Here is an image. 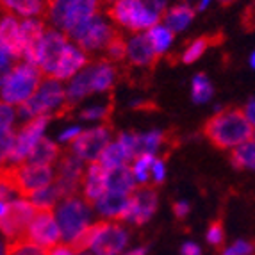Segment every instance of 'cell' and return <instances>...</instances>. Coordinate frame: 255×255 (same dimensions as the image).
Instances as JSON below:
<instances>
[{"instance_id":"obj_44","label":"cell","mask_w":255,"mask_h":255,"mask_svg":"<svg viewBox=\"0 0 255 255\" xmlns=\"http://www.w3.org/2000/svg\"><path fill=\"white\" fill-rule=\"evenodd\" d=\"M81 134H82L81 128H79V127H72V128H68V130H64L63 134H61L59 141H63V143H73V141L81 136Z\"/></svg>"},{"instance_id":"obj_26","label":"cell","mask_w":255,"mask_h":255,"mask_svg":"<svg viewBox=\"0 0 255 255\" xmlns=\"http://www.w3.org/2000/svg\"><path fill=\"white\" fill-rule=\"evenodd\" d=\"M2 13H14L20 16L45 14V0H2Z\"/></svg>"},{"instance_id":"obj_51","label":"cell","mask_w":255,"mask_h":255,"mask_svg":"<svg viewBox=\"0 0 255 255\" xmlns=\"http://www.w3.org/2000/svg\"><path fill=\"white\" fill-rule=\"evenodd\" d=\"M184 2H191V0H184Z\"/></svg>"},{"instance_id":"obj_35","label":"cell","mask_w":255,"mask_h":255,"mask_svg":"<svg viewBox=\"0 0 255 255\" xmlns=\"http://www.w3.org/2000/svg\"><path fill=\"white\" fill-rule=\"evenodd\" d=\"M255 254V245L248 239H238L232 245L225 247L220 252V255H254Z\"/></svg>"},{"instance_id":"obj_48","label":"cell","mask_w":255,"mask_h":255,"mask_svg":"<svg viewBox=\"0 0 255 255\" xmlns=\"http://www.w3.org/2000/svg\"><path fill=\"white\" fill-rule=\"evenodd\" d=\"M209 2H211V0H202L200 4H198V7H196V11H204V9L207 7Z\"/></svg>"},{"instance_id":"obj_30","label":"cell","mask_w":255,"mask_h":255,"mask_svg":"<svg viewBox=\"0 0 255 255\" xmlns=\"http://www.w3.org/2000/svg\"><path fill=\"white\" fill-rule=\"evenodd\" d=\"M127 52H128V43H125V38L122 32H116L115 38L111 39L109 45L106 47V50L102 52L100 59L98 61H106V63H122V61L127 59Z\"/></svg>"},{"instance_id":"obj_29","label":"cell","mask_w":255,"mask_h":255,"mask_svg":"<svg viewBox=\"0 0 255 255\" xmlns=\"http://www.w3.org/2000/svg\"><path fill=\"white\" fill-rule=\"evenodd\" d=\"M230 164L234 166L236 170H254L255 171V141H247L238 148L230 150Z\"/></svg>"},{"instance_id":"obj_16","label":"cell","mask_w":255,"mask_h":255,"mask_svg":"<svg viewBox=\"0 0 255 255\" xmlns=\"http://www.w3.org/2000/svg\"><path fill=\"white\" fill-rule=\"evenodd\" d=\"M90 63V55L86 54L84 50H81L79 47H73L68 45L64 48V52L61 54L59 61L55 64L54 72L48 79H54V81H68L75 75L79 70H84L86 64Z\"/></svg>"},{"instance_id":"obj_5","label":"cell","mask_w":255,"mask_h":255,"mask_svg":"<svg viewBox=\"0 0 255 255\" xmlns=\"http://www.w3.org/2000/svg\"><path fill=\"white\" fill-rule=\"evenodd\" d=\"M45 79L41 70L30 63H18L2 75V104L21 106L34 97Z\"/></svg>"},{"instance_id":"obj_15","label":"cell","mask_w":255,"mask_h":255,"mask_svg":"<svg viewBox=\"0 0 255 255\" xmlns=\"http://www.w3.org/2000/svg\"><path fill=\"white\" fill-rule=\"evenodd\" d=\"M159 57H161V55L153 48V43H152V39H150L148 32H141V34L134 36V38L128 41L127 59L130 66L153 70L155 64H157Z\"/></svg>"},{"instance_id":"obj_2","label":"cell","mask_w":255,"mask_h":255,"mask_svg":"<svg viewBox=\"0 0 255 255\" xmlns=\"http://www.w3.org/2000/svg\"><path fill=\"white\" fill-rule=\"evenodd\" d=\"M128 234L124 221L100 220L86 230V234L77 243L75 250L90 252L91 255H122L128 250Z\"/></svg>"},{"instance_id":"obj_9","label":"cell","mask_w":255,"mask_h":255,"mask_svg":"<svg viewBox=\"0 0 255 255\" xmlns=\"http://www.w3.org/2000/svg\"><path fill=\"white\" fill-rule=\"evenodd\" d=\"M84 161L72 148L63 150L57 168H55V186L59 187L63 196L81 195L82 180H84Z\"/></svg>"},{"instance_id":"obj_46","label":"cell","mask_w":255,"mask_h":255,"mask_svg":"<svg viewBox=\"0 0 255 255\" xmlns=\"http://www.w3.org/2000/svg\"><path fill=\"white\" fill-rule=\"evenodd\" d=\"M122 255H148V248L146 247H134V248L125 250Z\"/></svg>"},{"instance_id":"obj_18","label":"cell","mask_w":255,"mask_h":255,"mask_svg":"<svg viewBox=\"0 0 255 255\" xmlns=\"http://www.w3.org/2000/svg\"><path fill=\"white\" fill-rule=\"evenodd\" d=\"M0 34H2V48L13 55V59L20 63L25 59V48L21 41L20 21L11 13H2V23H0Z\"/></svg>"},{"instance_id":"obj_23","label":"cell","mask_w":255,"mask_h":255,"mask_svg":"<svg viewBox=\"0 0 255 255\" xmlns=\"http://www.w3.org/2000/svg\"><path fill=\"white\" fill-rule=\"evenodd\" d=\"M120 75L122 72L118 66H113V63L97 61V64H93V93L95 91L97 93L109 91Z\"/></svg>"},{"instance_id":"obj_32","label":"cell","mask_w":255,"mask_h":255,"mask_svg":"<svg viewBox=\"0 0 255 255\" xmlns=\"http://www.w3.org/2000/svg\"><path fill=\"white\" fill-rule=\"evenodd\" d=\"M148 36L153 43V48L159 55H162L166 52V48L170 47L171 39H173V32H171L168 27L162 25H155L153 29L148 30Z\"/></svg>"},{"instance_id":"obj_36","label":"cell","mask_w":255,"mask_h":255,"mask_svg":"<svg viewBox=\"0 0 255 255\" xmlns=\"http://www.w3.org/2000/svg\"><path fill=\"white\" fill-rule=\"evenodd\" d=\"M111 113H113V100H111L107 106H97V107H90V109H84L81 113V118L84 120H104V124H109Z\"/></svg>"},{"instance_id":"obj_38","label":"cell","mask_w":255,"mask_h":255,"mask_svg":"<svg viewBox=\"0 0 255 255\" xmlns=\"http://www.w3.org/2000/svg\"><path fill=\"white\" fill-rule=\"evenodd\" d=\"M166 179V170H164V159L162 157H155L152 166V184L155 186H161Z\"/></svg>"},{"instance_id":"obj_10","label":"cell","mask_w":255,"mask_h":255,"mask_svg":"<svg viewBox=\"0 0 255 255\" xmlns=\"http://www.w3.org/2000/svg\"><path fill=\"white\" fill-rule=\"evenodd\" d=\"M23 239L45 248L47 252L55 248L57 245H61L63 243V234H61L59 223L55 220L54 211H38L34 220L30 221Z\"/></svg>"},{"instance_id":"obj_49","label":"cell","mask_w":255,"mask_h":255,"mask_svg":"<svg viewBox=\"0 0 255 255\" xmlns=\"http://www.w3.org/2000/svg\"><path fill=\"white\" fill-rule=\"evenodd\" d=\"M232 2H236V0H220V4H221V5H230Z\"/></svg>"},{"instance_id":"obj_4","label":"cell","mask_w":255,"mask_h":255,"mask_svg":"<svg viewBox=\"0 0 255 255\" xmlns=\"http://www.w3.org/2000/svg\"><path fill=\"white\" fill-rule=\"evenodd\" d=\"M73 109V104L68 102L66 91L59 81L54 79H45L39 86V90L34 93V97L27 100L25 104L18 106V115L20 118L30 122L36 116H52V118H61L66 116Z\"/></svg>"},{"instance_id":"obj_41","label":"cell","mask_w":255,"mask_h":255,"mask_svg":"<svg viewBox=\"0 0 255 255\" xmlns=\"http://www.w3.org/2000/svg\"><path fill=\"white\" fill-rule=\"evenodd\" d=\"M189 211H191V205H189V202L177 200L173 204V214H175V218H177V220H184V218H187Z\"/></svg>"},{"instance_id":"obj_47","label":"cell","mask_w":255,"mask_h":255,"mask_svg":"<svg viewBox=\"0 0 255 255\" xmlns=\"http://www.w3.org/2000/svg\"><path fill=\"white\" fill-rule=\"evenodd\" d=\"M134 109H148V111H152V109H157V106H155V104L153 102H137V104H134Z\"/></svg>"},{"instance_id":"obj_8","label":"cell","mask_w":255,"mask_h":255,"mask_svg":"<svg viewBox=\"0 0 255 255\" xmlns=\"http://www.w3.org/2000/svg\"><path fill=\"white\" fill-rule=\"evenodd\" d=\"M104 11L115 23L132 32L153 29L161 20L150 13L141 0H113L107 7H104Z\"/></svg>"},{"instance_id":"obj_52","label":"cell","mask_w":255,"mask_h":255,"mask_svg":"<svg viewBox=\"0 0 255 255\" xmlns=\"http://www.w3.org/2000/svg\"><path fill=\"white\" fill-rule=\"evenodd\" d=\"M254 141H255V132H254Z\"/></svg>"},{"instance_id":"obj_19","label":"cell","mask_w":255,"mask_h":255,"mask_svg":"<svg viewBox=\"0 0 255 255\" xmlns=\"http://www.w3.org/2000/svg\"><path fill=\"white\" fill-rule=\"evenodd\" d=\"M130 196L122 195V193H115V191H106L102 198L93 205L95 213L102 218V220L122 221L125 216V213H127Z\"/></svg>"},{"instance_id":"obj_50","label":"cell","mask_w":255,"mask_h":255,"mask_svg":"<svg viewBox=\"0 0 255 255\" xmlns=\"http://www.w3.org/2000/svg\"><path fill=\"white\" fill-rule=\"evenodd\" d=\"M250 64L255 68V52H254V54H252V57H250Z\"/></svg>"},{"instance_id":"obj_31","label":"cell","mask_w":255,"mask_h":255,"mask_svg":"<svg viewBox=\"0 0 255 255\" xmlns=\"http://www.w3.org/2000/svg\"><path fill=\"white\" fill-rule=\"evenodd\" d=\"M153 161H155V155H153V153H145V155H139V157L134 159L132 171L136 175V180L139 186H150V182H152Z\"/></svg>"},{"instance_id":"obj_7","label":"cell","mask_w":255,"mask_h":255,"mask_svg":"<svg viewBox=\"0 0 255 255\" xmlns=\"http://www.w3.org/2000/svg\"><path fill=\"white\" fill-rule=\"evenodd\" d=\"M36 214H38L36 205L23 196H18L13 202H0V227L4 241H21Z\"/></svg>"},{"instance_id":"obj_13","label":"cell","mask_w":255,"mask_h":255,"mask_svg":"<svg viewBox=\"0 0 255 255\" xmlns=\"http://www.w3.org/2000/svg\"><path fill=\"white\" fill-rule=\"evenodd\" d=\"M116 32L118 30L115 27H111L109 23H106L100 16H95L72 39H75L81 50H84L88 55H93V54H102L107 45H109L111 39L115 38Z\"/></svg>"},{"instance_id":"obj_37","label":"cell","mask_w":255,"mask_h":255,"mask_svg":"<svg viewBox=\"0 0 255 255\" xmlns=\"http://www.w3.org/2000/svg\"><path fill=\"white\" fill-rule=\"evenodd\" d=\"M205 241L211 245V247H221L225 243V230L221 227L220 221H213L209 225L207 232H205Z\"/></svg>"},{"instance_id":"obj_3","label":"cell","mask_w":255,"mask_h":255,"mask_svg":"<svg viewBox=\"0 0 255 255\" xmlns=\"http://www.w3.org/2000/svg\"><path fill=\"white\" fill-rule=\"evenodd\" d=\"M93 205L88 204L82 195L66 196L54 209L55 220L59 223L63 243L75 247L86 234V230L93 225Z\"/></svg>"},{"instance_id":"obj_17","label":"cell","mask_w":255,"mask_h":255,"mask_svg":"<svg viewBox=\"0 0 255 255\" xmlns=\"http://www.w3.org/2000/svg\"><path fill=\"white\" fill-rule=\"evenodd\" d=\"M107 191V170L100 162H91L86 168L81 195L88 204L95 205Z\"/></svg>"},{"instance_id":"obj_6","label":"cell","mask_w":255,"mask_h":255,"mask_svg":"<svg viewBox=\"0 0 255 255\" xmlns=\"http://www.w3.org/2000/svg\"><path fill=\"white\" fill-rule=\"evenodd\" d=\"M54 180L55 171L52 166H36L29 162L2 166V184L9 186L23 198H29L43 187H48Z\"/></svg>"},{"instance_id":"obj_25","label":"cell","mask_w":255,"mask_h":255,"mask_svg":"<svg viewBox=\"0 0 255 255\" xmlns=\"http://www.w3.org/2000/svg\"><path fill=\"white\" fill-rule=\"evenodd\" d=\"M130 161H134L132 153L125 148L124 143L116 141V143H111V145L104 150L102 157H100L98 162L109 171V170H115V168H120V166H128Z\"/></svg>"},{"instance_id":"obj_14","label":"cell","mask_w":255,"mask_h":255,"mask_svg":"<svg viewBox=\"0 0 255 255\" xmlns=\"http://www.w3.org/2000/svg\"><path fill=\"white\" fill-rule=\"evenodd\" d=\"M68 36L64 32H59L54 27H48L45 36L41 39L39 45V55H38V68L41 70L43 77L48 79L54 72L55 64L59 61L61 54L64 52V48L68 47Z\"/></svg>"},{"instance_id":"obj_22","label":"cell","mask_w":255,"mask_h":255,"mask_svg":"<svg viewBox=\"0 0 255 255\" xmlns=\"http://www.w3.org/2000/svg\"><path fill=\"white\" fill-rule=\"evenodd\" d=\"M61 155H63V150L55 145L54 141L47 139V137H41L34 145L32 152L29 153L25 162L36 166H52L55 162H59Z\"/></svg>"},{"instance_id":"obj_20","label":"cell","mask_w":255,"mask_h":255,"mask_svg":"<svg viewBox=\"0 0 255 255\" xmlns=\"http://www.w3.org/2000/svg\"><path fill=\"white\" fill-rule=\"evenodd\" d=\"M137 187H139V184L136 180V175L128 166H120V168L107 171V191L130 196Z\"/></svg>"},{"instance_id":"obj_39","label":"cell","mask_w":255,"mask_h":255,"mask_svg":"<svg viewBox=\"0 0 255 255\" xmlns=\"http://www.w3.org/2000/svg\"><path fill=\"white\" fill-rule=\"evenodd\" d=\"M145 7L148 9L150 13L155 14V16L162 18L166 14V0H141Z\"/></svg>"},{"instance_id":"obj_33","label":"cell","mask_w":255,"mask_h":255,"mask_svg":"<svg viewBox=\"0 0 255 255\" xmlns=\"http://www.w3.org/2000/svg\"><path fill=\"white\" fill-rule=\"evenodd\" d=\"M213 84L209 82V79L204 73H198V75L193 79V100L196 104H204L207 102L209 98L213 97Z\"/></svg>"},{"instance_id":"obj_45","label":"cell","mask_w":255,"mask_h":255,"mask_svg":"<svg viewBox=\"0 0 255 255\" xmlns=\"http://www.w3.org/2000/svg\"><path fill=\"white\" fill-rule=\"evenodd\" d=\"M245 113H247V118L250 120V124L255 127V100H252V102H248L245 106Z\"/></svg>"},{"instance_id":"obj_12","label":"cell","mask_w":255,"mask_h":255,"mask_svg":"<svg viewBox=\"0 0 255 255\" xmlns=\"http://www.w3.org/2000/svg\"><path fill=\"white\" fill-rule=\"evenodd\" d=\"M159 196L157 191L153 189V186H139L136 191L132 193L127 213H125L122 221L127 223V225H145L146 221L152 220V216L155 214Z\"/></svg>"},{"instance_id":"obj_1","label":"cell","mask_w":255,"mask_h":255,"mask_svg":"<svg viewBox=\"0 0 255 255\" xmlns=\"http://www.w3.org/2000/svg\"><path fill=\"white\" fill-rule=\"evenodd\" d=\"M202 132L214 148L234 150L243 143L254 139L255 127H252L245 109L225 107L205 122Z\"/></svg>"},{"instance_id":"obj_28","label":"cell","mask_w":255,"mask_h":255,"mask_svg":"<svg viewBox=\"0 0 255 255\" xmlns=\"http://www.w3.org/2000/svg\"><path fill=\"white\" fill-rule=\"evenodd\" d=\"M63 198H64L63 193H61L59 187L55 186V182L50 184L48 187L39 189V191L34 193L32 196H29V200L36 205L38 211H54Z\"/></svg>"},{"instance_id":"obj_27","label":"cell","mask_w":255,"mask_h":255,"mask_svg":"<svg viewBox=\"0 0 255 255\" xmlns=\"http://www.w3.org/2000/svg\"><path fill=\"white\" fill-rule=\"evenodd\" d=\"M195 14L196 9L189 7V5H173L171 9L166 11V14L162 18H164L166 27L175 34V32H180L182 29H186L195 18Z\"/></svg>"},{"instance_id":"obj_42","label":"cell","mask_w":255,"mask_h":255,"mask_svg":"<svg viewBox=\"0 0 255 255\" xmlns=\"http://www.w3.org/2000/svg\"><path fill=\"white\" fill-rule=\"evenodd\" d=\"M180 255H202V247L195 241H186L180 247Z\"/></svg>"},{"instance_id":"obj_11","label":"cell","mask_w":255,"mask_h":255,"mask_svg":"<svg viewBox=\"0 0 255 255\" xmlns=\"http://www.w3.org/2000/svg\"><path fill=\"white\" fill-rule=\"evenodd\" d=\"M111 130L109 124H104L100 127L88 128L82 130V134L72 143L70 148L79 155L84 162H98L102 157L104 150L109 146L111 139Z\"/></svg>"},{"instance_id":"obj_21","label":"cell","mask_w":255,"mask_h":255,"mask_svg":"<svg viewBox=\"0 0 255 255\" xmlns=\"http://www.w3.org/2000/svg\"><path fill=\"white\" fill-rule=\"evenodd\" d=\"M221 41H223V34H221V32H216V34H204V36H200V38L191 39V41L187 43L179 57L184 64H191V63H195L196 59H200L209 48L214 47V45H220Z\"/></svg>"},{"instance_id":"obj_40","label":"cell","mask_w":255,"mask_h":255,"mask_svg":"<svg viewBox=\"0 0 255 255\" xmlns=\"http://www.w3.org/2000/svg\"><path fill=\"white\" fill-rule=\"evenodd\" d=\"M13 122H14L13 107L7 106V104H2V130L13 128Z\"/></svg>"},{"instance_id":"obj_24","label":"cell","mask_w":255,"mask_h":255,"mask_svg":"<svg viewBox=\"0 0 255 255\" xmlns=\"http://www.w3.org/2000/svg\"><path fill=\"white\" fill-rule=\"evenodd\" d=\"M90 93H93V64L82 70L75 79H72L66 90V97H68V102L75 106L81 98L88 97Z\"/></svg>"},{"instance_id":"obj_43","label":"cell","mask_w":255,"mask_h":255,"mask_svg":"<svg viewBox=\"0 0 255 255\" xmlns=\"http://www.w3.org/2000/svg\"><path fill=\"white\" fill-rule=\"evenodd\" d=\"M48 255H79V252H77L73 247H70V245L61 243V245H57L55 248L48 250Z\"/></svg>"},{"instance_id":"obj_34","label":"cell","mask_w":255,"mask_h":255,"mask_svg":"<svg viewBox=\"0 0 255 255\" xmlns=\"http://www.w3.org/2000/svg\"><path fill=\"white\" fill-rule=\"evenodd\" d=\"M7 248L9 255H48V252L45 248L38 247V245L30 241H25V239L16 243H7Z\"/></svg>"}]
</instances>
